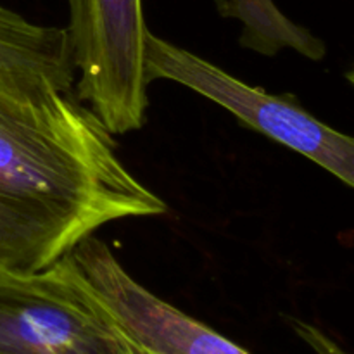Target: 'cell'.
<instances>
[{
  "mask_svg": "<svg viewBox=\"0 0 354 354\" xmlns=\"http://www.w3.org/2000/svg\"><path fill=\"white\" fill-rule=\"evenodd\" d=\"M68 258L142 354H251L147 290L95 235Z\"/></svg>",
  "mask_w": 354,
  "mask_h": 354,
  "instance_id": "5b68a950",
  "label": "cell"
},
{
  "mask_svg": "<svg viewBox=\"0 0 354 354\" xmlns=\"http://www.w3.org/2000/svg\"><path fill=\"white\" fill-rule=\"evenodd\" d=\"M66 28L76 97L113 135L140 130L147 116L142 0H68Z\"/></svg>",
  "mask_w": 354,
  "mask_h": 354,
  "instance_id": "3957f363",
  "label": "cell"
},
{
  "mask_svg": "<svg viewBox=\"0 0 354 354\" xmlns=\"http://www.w3.org/2000/svg\"><path fill=\"white\" fill-rule=\"evenodd\" d=\"M0 73L45 76L71 90L76 73L66 28L35 24L0 6Z\"/></svg>",
  "mask_w": 354,
  "mask_h": 354,
  "instance_id": "8992f818",
  "label": "cell"
},
{
  "mask_svg": "<svg viewBox=\"0 0 354 354\" xmlns=\"http://www.w3.org/2000/svg\"><path fill=\"white\" fill-rule=\"evenodd\" d=\"M216 9L223 17L241 21L239 41L249 50L272 57L282 48H292L311 61H322L327 55V45L289 19L273 0H216Z\"/></svg>",
  "mask_w": 354,
  "mask_h": 354,
  "instance_id": "52a82bcc",
  "label": "cell"
},
{
  "mask_svg": "<svg viewBox=\"0 0 354 354\" xmlns=\"http://www.w3.org/2000/svg\"><path fill=\"white\" fill-rule=\"evenodd\" d=\"M0 354H142L71 259L0 273Z\"/></svg>",
  "mask_w": 354,
  "mask_h": 354,
  "instance_id": "7a4b0ae2",
  "label": "cell"
},
{
  "mask_svg": "<svg viewBox=\"0 0 354 354\" xmlns=\"http://www.w3.org/2000/svg\"><path fill=\"white\" fill-rule=\"evenodd\" d=\"M166 211L75 90L0 73V273L40 272L104 225Z\"/></svg>",
  "mask_w": 354,
  "mask_h": 354,
  "instance_id": "6da1fadb",
  "label": "cell"
},
{
  "mask_svg": "<svg viewBox=\"0 0 354 354\" xmlns=\"http://www.w3.org/2000/svg\"><path fill=\"white\" fill-rule=\"evenodd\" d=\"M145 73L149 83L169 80L201 93L245 127L306 156L346 185H354L353 138L308 113L294 95H273L248 85L151 30L145 38Z\"/></svg>",
  "mask_w": 354,
  "mask_h": 354,
  "instance_id": "277c9868",
  "label": "cell"
}]
</instances>
